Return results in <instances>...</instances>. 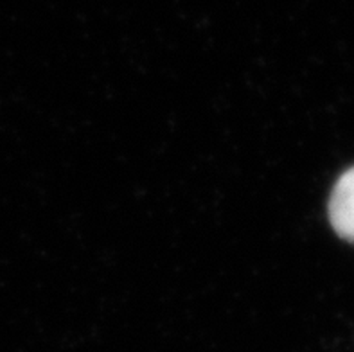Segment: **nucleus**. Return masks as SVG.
<instances>
[{"mask_svg": "<svg viewBox=\"0 0 354 352\" xmlns=\"http://www.w3.org/2000/svg\"><path fill=\"white\" fill-rule=\"evenodd\" d=\"M329 218L338 236L354 243V167L342 174L333 189Z\"/></svg>", "mask_w": 354, "mask_h": 352, "instance_id": "obj_1", "label": "nucleus"}]
</instances>
